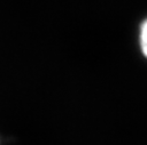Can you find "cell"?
<instances>
[{"label":"cell","mask_w":147,"mask_h":145,"mask_svg":"<svg viewBox=\"0 0 147 145\" xmlns=\"http://www.w3.org/2000/svg\"><path fill=\"white\" fill-rule=\"evenodd\" d=\"M139 46L142 55L147 58V19L142 23L139 32Z\"/></svg>","instance_id":"obj_1"}]
</instances>
